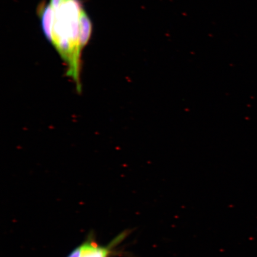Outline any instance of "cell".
<instances>
[{
	"label": "cell",
	"instance_id": "8992f818",
	"mask_svg": "<svg viewBox=\"0 0 257 257\" xmlns=\"http://www.w3.org/2000/svg\"><path fill=\"white\" fill-rule=\"evenodd\" d=\"M63 2L64 0H50V4L52 6L54 11H56L60 7Z\"/></svg>",
	"mask_w": 257,
	"mask_h": 257
},
{
	"label": "cell",
	"instance_id": "277c9868",
	"mask_svg": "<svg viewBox=\"0 0 257 257\" xmlns=\"http://www.w3.org/2000/svg\"><path fill=\"white\" fill-rule=\"evenodd\" d=\"M92 23L85 10L82 9L79 17V50H82L88 43L92 34Z\"/></svg>",
	"mask_w": 257,
	"mask_h": 257
},
{
	"label": "cell",
	"instance_id": "6da1fadb",
	"mask_svg": "<svg viewBox=\"0 0 257 257\" xmlns=\"http://www.w3.org/2000/svg\"><path fill=\"white\" fill-rule=\"evenodd\" d=\"M80 0H64L54 14L53 46L67 65V75L80 87L81 52L79 50Z\"/></svg>",
	"mask_w": 257,
	"mask_h": 257
},
{
	"label": "cell",
	"instance_id": "3957f363",
	"mask_svg": "<svg viewBox=\"0 0 257 257\" xmlns=\"http://www.w3.org/2000/svg\"><path fill=\"white\" fill-rule=\"evenodd\" d=\"M123 234H120L107 246H99L91 236L85 241V248L81 257H110L112 249L123 239Z\"/></svg>",
	"mask_w": 257,
	"mask_h": 257
},
{
	"label": "cell",
	"instance_id": "7a4b0ae2",
	"mask_svg": "<svg viewBox=\"0 0 257 257\" xmlns=\"http://www.w3.org/2000/svg\"><path fill=\"white\" fill-rule=\"evenodd\" d=\"M37 12L40 18L42 30L43 31L44 34L48 41L53 44V28L55 12L50 3L48 4L45 2H42L38 6Z\"/></svg>",
	"mask_w": 257,
	"mask_h": 257
},
{
	"label": "cell",
	"instance_id": "5b68a950",
	"mask_svg": "<svg viewBox=\"0 0 257 257\" xmlns=\"http://www.w3.org/2000/svg\"><path fill=\"white\" fill-rule=\"evenodd\" d=\"M85 248V242L77 247L67 257H81Z\"/></svg>",
	"mask_w": 257,
	"mask_h": 257
}]
</instances>
